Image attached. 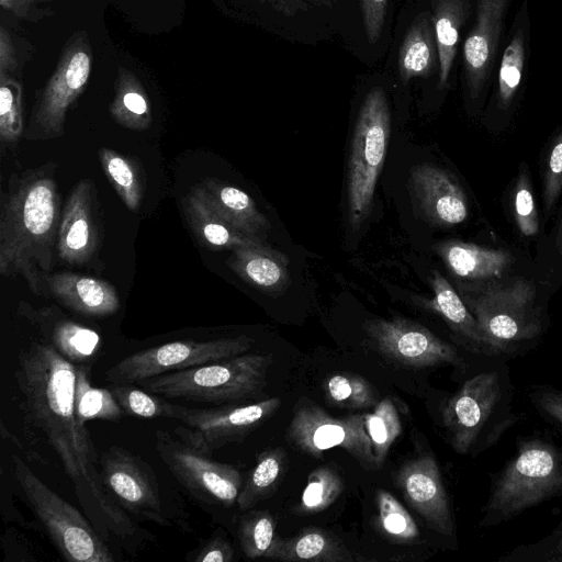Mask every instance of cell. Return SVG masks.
I'll list each match as a JSON object with an SVG mask.
<instances>
[{"label": "cell", "mask_w": 562, "mask_h": 562, "mask_svg": "<svg viewBox=\"0 0 562 562\" xmlns=\"http://www.w3.org/2000/svg\"><path fill=\"white\" fill-rule=\"evenodd\" d=\"M99 468L108 494L134 520L193 532L181 499L162 487L151 465L139 456L111 446L99 453Z\"/></svg>", "instance_id": "obj_6"}, {"label": "cell", "mask_w": 562, "mask_h": 562, "mask_svg": "<svg viewBox=\"0 0 562 562\" xmlns=\"http://www.w3.org/2000/svg\"><path fill=\"white\" fill-rule=\"evenodd\" d=\"M265 558L280 561L348 562L351 553L325 530L311 527L291 538H277Z\"/></svg>", "instance_id": "obj_26"}, {"label": "cell", "mask_w": 562, "mask_h": 562, "mask_svg": "<svg viewBox=\"0 0 562 562\" xmlns=\"http://www.w3.org/2000/svg\"><path fill=\"white\" fill-rule=\"evenodd\" d=\"M91 65L88 35L78 32L65 45L54 74L33 106L26 138L49 139L64 135L66 114L87 86Z\"/></svg>", "instance_id": "obj_12"}, {"label": "cell", "mask_w": 562, "mask_h": 562, "mask_svg": "<svg viewBox=\"0 0 562 562\" xmlns=\"http://www.w3.org/2000/svg\"><path fill=\"white\" fill-rule=\"evenodd\" d=\"M505 357H481L479 368L447 401L442 425L451 448L477 456L494 447L518 422Z\"/></svg>", "instance_id": "obj_3"}, {"label": "cell", "mask_w": 562, "mask_h": 562, "mask_svg": "<svg viewBox=\"0 0 562 562\" xmlns=\"http://www.w3.org/2000/svg\"><path fill=\"white\" fill-rule=\"evenodd\" d=\"M155 448L178 482L199 502L231 507L237 503L243 475L233 464L217 462L184 435L157 429Z\"/></svg>", "instance_id": "obj_10"}, {"label": "cell", "mask_w": 562, "mask_h": 562, "mask_svg": "<svg viewBox=\"0 0 562 562\" xmlns=\"http://www.w3.org/2000/svg\"><path fill=\"white\" fill-rule=\"evenodd\" d=\"M559 496H562V446L542 435L520 436L513 458L492 476L477 526H498Z\"/></svg>", "instance_id": "obj_4"}, {"label": "cell", "mask_w": 562, "mask_h": 562, "mask_svg": "<svg viewBox=\"0 0 562 562\" xmlns=\"http://www.w3.org/2000/svg\"><path fill=\"white\" fill-rule=\"evenodd\" d=\"M375 501L379 522L391 538L400 542H411L419 536L416 522L392 494L378 490Z\"/></svg>", "instance_id": "obj_39"}, {"label": "cell", "mask_w": 562, "mask_h": 562, "mask_svg": "<svg viewBox=\"0 0 562 562\" xmlns=\"http://www.w3.org/2000/svg\"><path fill=\"white\" fill-rule=\"evenodd\" d=\"M270 5L274 11L292 18L300 12L306 11L307 4L304 0H258Z\"/></svg>", "instance_id": "obj_49"}, {"label": "cell", "mask_w": 562, "mask_h": 562, "mask_svg": "<svg viewBox=\"0 0 562 562\" xmlns=\"http://www.w3.org/2000/svg\"><path fill=\"white\" fill-rule=\"evenodd\" d=\"M76 374L77 364L43 338L18 350L12 390L24 441L32 448L27 456L35 457L44 448L53 452L98 532L136 553L155 537L117 506L103 486L99 454L75 409Z\"/></svg>", "instance_id": "obj_1"}, {"label": "cell", "mask_w": 562, "mask_h": 562, "mask_svg": "<svg viewBox=\"0 0 562 562\" xmlns=\"http://www.w3.org/2000/svg\"><path fill=\"white\" fill-rule=\"evenodd\" d=\"M276 519L266 510H251L241 517L238 540L249 559L265 557L276 539Z\"/></svg>", "instance_id": "obj_38"}, {"label": "cell", "mask_w": 562, "mask_h": 562, "mask_svg": "<svg viewBox=\"0 0 562 562\" xmlns=\"http://www.w3.org/2000/svg\"><path fill=\"white\" fill-rule=\"evenodd\" d=\"M18 68L15 49L9 31L3 25L0 27V77L9 76Z\"/></svg>", "instance_id": "obj_48"}, {"label": "cell", "mask_w": 562, "mask_h": 562, "mask_svg": "<svg viewBox=\"0 0 562 562\" xmlns=\"http://www.w3.org/2000/svg\"><path fill=\"white\" fill-rule=\"evenodd\" d=\"M272 356L243 353L144 379L146 391L167 398L222 405L255 397L266 385Z\"/></svg>", "instance_id": "obj_5"}, {"label": "cell", "mask_w": 562, "mask_h": 562, "mask_svg": "<svg viewBox=\"0 0 562 562\" xmlns=\"http://www.w3.org/2000/svg\"><path fill=\"white\" fill-rule=\"evenodd\" d=\"M192 189L235 228L267 243L271 223L245 191L215 178H205Z\"/></svg>", "instance_id": "obj_20"}, {"label": "cell", "mask_w": 562, "mask_h": 562, "mask_svg": "<svg viewBox=\"0 0 562 562\" xmlns=\"http://www.w3.org/2000/svg\"><path fill=\"white\" fill-rule=\"evenodd\" d=\"M290 442L316 458L325 450H346L364 469H380L364 426V414L334 417L315 404L297 406L288 428Z\"/></svg>", "instance_id": "obj_13"}, {"label": "cell", "mask_w": 562, "mask_h": 562, "mask_svg": "<svg viewBox=\"0 0 562 562\" xmlns=\"http://www.w3.org/2000/svg\"><path fill=\"white\" fill-rule=\"evenodd\" d=\"M555 247L558 251L562 255V217L560 220L557 236H555Z\"/></svg>", "instance_id": "obj_51"}, {"label": "cell", "mask_w": 562, "mask_h": 562, "mask_svg": "<svg viewBox=\"0 0 562 562\" xmlns=\"http://www.w3.org/2000/svg\"><path fill=\"white\" fill-rule=\"evenodd\" d=\"M501 562H562V520L547 537L531 544L517 546Z\"/></svg>", "instance_id": "obj_42"}, {"label": "cell", "mask_w": 562, "mask_h": 562, "mask_svg": "<svg viewBox=\"0 0 562 562\" xmlns=\"http://www.w3.org/2000/svg\"><path fill=\"white\" fill-rule=\"evenodd\" d=\"M391 137V113L384 90L372 88L363 99L351 139L347 203L350 224L368 217Z\"/></svg>", "instance_id": "obj_9"}, {"label": "cell", "mask_w": 562, "mask_h": 562, "mask_svg": "<svg viewBox=\"0 0 562 562\" xmlns=\"http://www.w3.org/2000/svg\"><path fill=\"white\" fill-rule=\"evenodd\" d=\"M439 69L432 15L420 13L411 24L398 53V74L405 82Z\"/></svg>", "instance_id": "obj_27"}, {"label": "cell", "mask_w": 562, "mask_h": 562, "mask_svg": "<svg viewBox=\"0 0 562 562\" xmlns=\"http://www.w3.org/2000/svg\"><path fill=\"white\" fill-rule=\"evenodd\" d=\"M515 220L524 236H533L539 231V221L526 173H521L515 192Z\"/></svg>", "instance_id": "obj_44"}, {"label": "cell", "mask_w": 562, "mask_h": 562, "mask_svg": "<svg viewBox=\"0 0 562 562\" xmlns=\"http://www.w3.org/2000/svg\"><path fill=\"white\" fill-rule=\"evenodd\" d=\"M364 426L376 463L382 468L390 448L402 431L397 411L389 397L380 401L371 413L364 414Z\"/></svg>", "instance_id": "obj_35"}, {"label": "cell", "mask_w": 562, "mask_h": 562, "mask_svg": "<svg viewBox=\"0 0 562 562\" xmlns=\"http://www.w3.org/2000/svg\"><path fill=\"white\" fill-rule=\"evenodd\" d=\"M389 0H360L364 32L370 44H375L382 33Z\"/></svg>", "instance_id": "obj_47"}, {"label": "cell", "mask_w": 562, "mask_h": 562, "mask_svg": "<svg viewBox=\"0 0 562 562\" xmlns=\"http://www.w3.org/2000/svg\"><path fill=\"white\" fill-rule=\"evenodd\" d=\"M510 0H476V21L463 45L468 87L476 98L496 56L504 15Z\"/></svg>", "instance_id": "obj_19"}, {"label": "cell", "mask_w": 562, "mask_h": 562, "mask_svg": "<svg viewBox=\"0 0 562 562\" xmlns=\"http://www.w3.org/2000/svg\"><path fill=\"white\" fill-rule=\"evenodd\" d=\"M562 190V131L550 151L543 182V199L550 210Z\"/></svg>", "instance_id": "obj_46"}, {"label": "cell", "mask_w": 562, "mask_h": 562, "mask_svg": "<svg viewBox=\"0 0 562 562\" xmlns=\"http://www.w3.org/2000/svg\"><path fill=\"white\" fill-rule=\"evenodd\" d=\"M324 390L328 402L339 407L367 408L378 404L374 387L357 374H333L326 380Z\"/></svg>", "instance_id": "obj_37"}, {"label": "cell", "mask_w": 562, "mask_h": 562, "mask_svg": "<svg viewBox=\"0 0 562 562\" xmlns=\"http://www.w3.org/2000/svg\"><path fill=\"white\" fill-rule=\"evenodd\" d=\"M99 245L92 184L83 179L72 188L63 209L56 250L63 261L83 265L92 259Z\"/></svg>", "instance_id": "obj_18"}, {"label": "cell", "mask_w": 562, "mask_h": 562, "mask_svg": "<svg viewBox=\"0 0 562 562\" xmlns=\"http://www.w3.org/2000/svg\"><path fill=\"white\" fill-rule=\"evenodd\" d=\"M98 154L104 175L122 202L128 210L137 211L144 194V180L137 164L105 147L100 148Z\"/></svg>", "instance_id": "obj_33"}, {"label": "cell", "mask_w": 562, "mask_h": 562, "mask_svg": "<svg viewBox=\"0 0 562 562\" xmlns=\"http://www.w3.org/2000/svg\"><path fill=\"white\" fill-rule=\"evenodd\" d=\"M52 162L12 175L0 199V273L21 276L42 294V279L54 266L61 218Z\"/></svg>", "instance_id": "obj_2"}, {"label": "cell", "mask_w": 562, "mask_h": 562, "mask_svg": "<svg viewBox=\"0 0 562 562\" xmlns=\"http://www.w3.org/2000/svg\"><path fill=\"white\" fill-rule=\"evenodd\" d=\"M434 296L425 305L447 323L458 344L474 356L502 357L493 347L476 318L451 284L437 271L431 278Z\"/></svg>", "instance_id": "obj_22"}, {"label": "cell", "mask_w": 562, "mask_h": 562, "mask_svg": "<svg viewBox=\"0 0 562 562\" xmlns=\"http://www.w3.org/2000/svg\"><path fill=\"white\" fill-rule=\"evenodd\" d=\"M412 196L425 218L438 226L462 223L469 214L467 195L447 170L418 165L411 169Z\"/></svg>", "instance_id": "obj_17"}, {"label": "cell", "mask_w": 562, "mask_h": 562, "mask_svg": "<svg viewBox=\"0 0 562 562\" xmlns=\"http://www.w3.org/2000/svg\"><path fill=\"white\" fill-rule=\"evenodd\" d=\"M47 291L63 305L89 317H105L120 307L115 288L100 279L72 272L45 274Z\"/></svg>", "instance_id": "obj_21"}, {"label": "cell", "mask_w": 562, "mask_h": 562, "mask_svg": "<svg viewBox=\"0 0 562 562\" xmlns=\"http://www.w3.org/2000/svg\"><path fill=\"white\" fill-rule=\"evenodd\" d=\"M182 202L191 228L201 243L210 248L234 250L240 247L269 245L235 228L214 212L193 189Z\"/></svg>", "instance_id": "obj_25"}, {"label": "cell", "mask_w": 562, "mask_h": 562, "mask_svg": "<svg viewBox=\"0 0 562 562\" xmlns=\"http://www.w3.org/2000/svg\"><path fill=\"white\" fill-rule=\"evenodd\" d=\"M279 397L247 405H225L213 408L183 409V425L175 430L184 435L196 448L211 454L232 442L243 441L270 418L280 407Z\"/></svg>", "instance_id": "obj_15"}, {"label": "cell", "mask_w": 562, "mask_h": 562, "mask_svg": "<svg viewBox=\"0 0 562 562\" xmlns=\"http://www.w3.org/2000/svg\"><path fill=\"white\" fill-rule=\"evenodd\" d=\"M38 328L44 339L70 362L91 366L97 360L101 337L92 328L67 318L41 322Z\"/></svg>", "instance_id": "obj_28"}, {"label": "cell", "mask_w": 562, "mask_h": 562, "mask_svg": "<svg viewBox=\"0 0 562 562\" xmlns=\"http://www.w3.org/2000/svg\"><path fill=\"white\" fill-rule=\"evenodd\" d=\"M23 134L22 89L10 76L0 77V140L18 142Z\"/></svg>", "instance_id": "obj_40"}, {"label": "cell", "mask_w": 562, "mask_h": 562, "mask_svg": "<svg viewBox=\"0 0 562 562\" xmlns=\"http://www.w3.org/2000/svg\"><path fill=\"white\" fill-rule=\"evenodd\" d=\"M47 0H11V10L20 16H24L33 4Z\"/></svg>", "instance_id": "obj_50"}, {"label": "cell", "mask_w": 562, "mask_h": 562, "mask_svg": "<svg viewBox=\"0 0 562 562\" xmlns=\"http://www.w3.org/2000/svg\"><path fill=\"white\" fill-rule=\"evenodd\" d=\"M432 22L439 57V87L449 79L457 54L460 30L468 16L467 0H431Z\"/></svg>", "instance_id": "obj_29"}, {"label": "cell", "mask_w": 562, "mask_h": 562, "mask_svg": "<svg viewBox=\"0 0 562 562\" xmlns=\"http://www.w3.org/2000/svg\"><path fill=\"white\" fill-rule=\"evenodd\" d=\"M288 469V453L282 447L262 451L243 484L237 498L240 510H249L259 502L270 497L277 490Z\"/></svg>", "instance_id": "obj_30"}, {"label": "cell", "mask_w": 562, "mask_h": 562, "mask_svg": "<svg viewBox=\"0 0 562 562\" xmlns=\"http://www.w3.org/2000/svg\"><path fill=\"white\" fill-rule=\"evenodd\" d=\"M110 113L115 122L130 130L144 131L151 124L147 94L135 75L125 68L119 70Z\"/></svg>", "instance_id": "obj_31"}, {"label": "cell", "mask_w": 562, "mask_h": 562, "mask_svg": "<svg viewBox=\"0 0 562 562\" xmlns=\"http://www.w3.org/2000/svg\"><path fill=\"white\" fill-rule=\"evenodd\" d=\"M435 250L456 276L472 280L499 277L514 261L513 255L505 249L485 248L462 240L438 243Z\"/></svg>", "instance_id": "obj_24"}, {"label": "cell", "mask_w": 562, "mask_h": 562, "mask_svg": "<svg viewBox=\"0 0 562 562\" xmlns=\"http://www.w3.org/2000/svg\"><path fill=\"white\" fill-rule=\"evenodd\" d=\"M91 366L77 364L75 409L82 423L90 420L119 422L126 414L110 389L94 387L90 383Z\"/></svg>", "instance_id": "obj_32"}, {"label": "cell", "mask_w": 562, "mask_h": 562, "mask_svg": "<svg viewBox=\"0 0 562 562\" xmlns=\"http://www.w3.org/2000/svg\"><path fill=\"white\" fill-rule=\"evenodd\" d=\"M234 548L225 535L217 530L201 544L189 551L186 560L191 562H231L234 559Z\"/></svg>", "instance_id": "obj_45"}, {"label": "cell", "mask_w": 562, "mask_h": 562, "mask_svg": "<svg viewBox=\"0 0 562 562\" xmlns=\"http://www.w3.org/2000/svg\"><path fill=\"white\" fill-rule=\"evenodd\" d=\"M227 265L247 284L268 295H280L290 285L289 258L270 245L236 248Z\"/></svg>", "instance_id": "obj_23"}, {"label": "cell", "mask_w": 562, "mask_h": 562, "mask_svg": "<svg viewBox=\"0 0 562 562\" xmlns=\"http://www.w3.org/2000/svg\"><path fill=\"white\" fill-rule=\"evenodd\" d=\"M14 481L60 555L70 562H112L109 542L87 516L52 491L18 456L11 457Z\"/></svg>", "instance_id": "obj_8"}, {"label": "cell", "mask_w": 562, "mask_h": 562, "mask_svg": "<svg viewBox=\"0 0 562 562\" xmlns=\"http://www.w3.org/2000/svg\"><path fill=\"white\" fill-rule=\"evenodd\" d=\"M463 301L498 355L508 360L529 352L544 333L536 290L527 280L463 292Z\"/></svg>", "instance_id": "obj_7"}, {"label": "cell", "mask_w": 562, "mask_h": 562, "mask_svg": "<svg viewBox=\"0 0 562 562\" xmlns=\"http://www.w3.org/2000/svg\"><path fill=\"white\" fill-rule=\"evenodd\" d=\"M109 389L126 415L179 420L184 409V406L169 403L162 396L136 387L133 383H110Z\"/></svg>", "instance_id": "obj_34"}, {"label": "cell", "mask_w": 562, "mask_h": 562, "mask_svg": "<svg viewBox=\"0 0 562 562\" xmlns=\"http://www.w3.org/2000/svg\"><path fill=\"white\" fill-rule=\"evenodd\" d=\"M525 57V38L519 30L505 48L499 67L497 94L503 108L510 104L520 85Z\"/></svg>", "instance_id": "obj_41"}, {"label": "cell", "mask_w": 562, "mask_h": 562, "mask_svg": "<svg viewBox=\"0 0 562 562\" xmlns=\"http://www.w3.org/2000/svg\"><path fill=\"white\" fill-rule=\"evenodd\" d=\"M344 488L340 475L328 465L312 471L299 504L293 512L300 515L316 514L329 507Z\"/></svg>", "instance_id": "obj_36"}, {"label": "cell", "mask_w": 562, "mask_h": 562, "mask_svg": "<svg viewBox=\"0 0 562 562\" xmlns=\"http://www.w3.org/2000/svg\"><path fill=\"white\" fill-rule=\"evenodd\" d=\"M527 396L543 419L562 429V390L548 384H536L528 387Z\"/></svg>", "instance_id": "obj_43"}, {"label": "cell", "mask_w": 562, "mask_h": 562, "mask_svg": "<svg viewBox=\"0 0 562 562\" xmlns=\"http://www.w3.org/2000/svg\"><path fill=\"white\" fill-rule=\"evenodd\" d=\"M396 486L423 520L438 533L452 537L456 525L438 462L425 452L406 462L396 473Z\"/></svg>", "instance_id": "obj_16"}, {"label": "cell", "mask_w": 562, "mask_h": 562, "mask_svg": "<svg viewBox=\"0 0 562 562\" xmlns=\"http://www.w3.org/2000/svg\"><path fill=\"white\" fill-rule=\"evenodd\" d=\"M373 346L387 359L412 368L452 364L464 369L467 362L451 344L419 323L404 317L373 318L363 324Z\"/></svg>", "instance_id": "obj_14"}, {"label": "cell", "mask_w": 562, "mask_h": 562, "mask_svg": "<svg viewBox=\"0 0 562 562\" xmlns=\"http://www.w3.org/2000/svg\"><path fill=\"white\" fill-rule=\"evenodd\" d=\"M254 339L246 335L212 340H177L132 353L104 374L109 383H137L168 372L246 353Z\"/></svg>", "instance_id": "obj_11"}]
</instances>
